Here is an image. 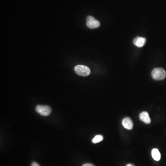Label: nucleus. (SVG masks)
Wrapping results in <instances>:
<instances>
[{
	"label": "nucleus",
	"mask_w": 166,
	"mask_h": 166,
	"mask_svg": "<svg viewBox=\"0 0 166 166\" xmlns=\"http://www.w3.org/2000/svg\"><path fill=\"white\" fill-rule=\"evenodd\" d=\"M151 76L155 80H161L166 78V72L164 69L160 67L154 68L152 71Z\"/></svg>",
	"instance_id": "1"
},
{
	"label": "nucleus",
	"mask_w": 166,
	"mask_h": 166,
	"mask_svg": "<svg viewBox=\"0 0 166 166\" xmlns=\"http://www.w3.org/2000/svg\"><path fill=\"white\" fill-rule=\"evenodd\" d=\"M31 166H40V165L38 163H37V162H33L31 164Z\"/></svg>",
	"instance_id": "10"
},
{
	"label": "nucleus",
	"mask_w": 166,
	"mask_h": 166,
	"mask_svg": "<svg viewBox=\"0 0 166 166\" xmlns=\"http://www.w3.org/2000/svg\"><path fill=\"white\" fill-rule=\"evenodd\" d=\"M122 124L124 127L127 130H132L133 128V122L130 118L126 117L124 119L122 122Z\"/></svg>",
	"instance_id": "6"
},
{
	"label": "nucleus",
	"mask_w": 166,
	"mask_h": 166,
	"mask_svg": "<svg viewBox=\"0 0 166 166\" xmlns=\"http://www.w3.org/2000/svg\"><path fill=\"white\" fill-rule=\"evenodd\" d=\"M75 73L80 76L86 77L90 73V69L88 67L84 65H77L74 67Z\"/></svg>",
	"instance_id": "2"
},
{
	"label": "nucleus",
	"mask_w": 166,
	"mask_h": 166,
	"mask_svg": "<svg viewBox=\"0 0 166 166\" xmlns=\"http://www.w3.org/2000/svg\"><path fill=\"white\" fill-rule=\"evenodd\" d=\"M126 166H134V165H132V164H127V165H126Z\"/></svg>",
	"instance_id": "12"
},
{
	"label": "nucleus",
	"mask_w": 166,
	"mask_h": 166,
	"mask_svg": "<svg viewBox=\"0 0 166 166\" xmlns=\"http://www.w3.org/2000/svg\"><path fill=\"white\" fill-rule=\"evenodd\" d=\"M103 136L102 135H96L93 138V139H92V141L94 144H96V143H99V142L102 141L103 140Z\"/></svg>",
	"instance_id": "9"
},
{
	"label": "nucleus",
	"mask_w": 166,
	"mask_h": 166,
	"mask_svg": "<svg viewBox=\"0 0 166 166\" xmlns=\"http://www.w3.org/2000/svg\"><path fill=\"white\" fill-rule=\"evenodd\" d=\"M36 110L38 114L43 116H49L51 112V109L49 106L44 105H37Z\"/></svg>",
	"instance_id": "4"
},
{
	"label": "nucleus",
	"mask_w": 166,
	"mask_h": 166,
	"mask_svg": "<svg viewBox=\"0 0 166 166\" xmlns=\"http://www.w3.org/2000/svg\"><path fill=\"white\" fill-rule=\"evenodd\" d=\"M146 42V39L143 37H137L134 38L133 43L138 48H142L145 45Z\"/></svg>",
	"instance_id": "5"
},
{
	"label": "nucleus",
	"mask_w": 166,
	"mask_h": 166,
	"mask_svg": "<svg viewBox=\"0 0 166 166\" xmlns=\"http://www.w3.org/2000/svg\"><path fill=\"white\" fill-rule=\"evenodd\" d=\"M82 166H95L93 164H91V163H86V164H84Z\"/></svg>",
	"instance_id": "11"
},
{
	"label": "nucleus",
	"mask_w": 166,
	"mask_h": 166,
	"mask_svg": "<svg viewBox=\"0 0 166 166\" xmlns=\"http://www.w3.org/2000/svg\"><path fill=\"white\" fill-rule=\"evenodd\" d=\"M151 155L154 160L156 161H159L160 160L161 154L159 151L157 149H153L151 151Z\"/></svg>",
	"instance_id": "8"
},
{
	"label": "nucleus",
	"mask_w": 166,
	"mask_h": 166,
	"mask_svg": "<svg viewBox=\"0 0 166 166\" xmlns=\"http://www.w3.org/2000/svg\"><path fill=\"white\" fill-rule=\"evenodd\" d=\"M139 119H140V121L144 122L145 123L147 124L151 123V118L149 116V114L146 111H144V112L140 113L139 115Z\"/></svg>",
	"instance_id": "7"
},
{
	"label": "nucleus",
	"mask_w": 166,
	"mask_h": 166,
	"mask_svg": "<svg viewBox=\"0 0 166 166\" xmlns=\"http://www.w3.org/2000/svg\"><path fill=\"white\" fill-rule=\"evenodd\" d=\"M86 25L90 29L97 28L100 26V23L93 17L88 16L86 18Z\"/></svg>",
	"instance_id": "3"
}]
</instances>
